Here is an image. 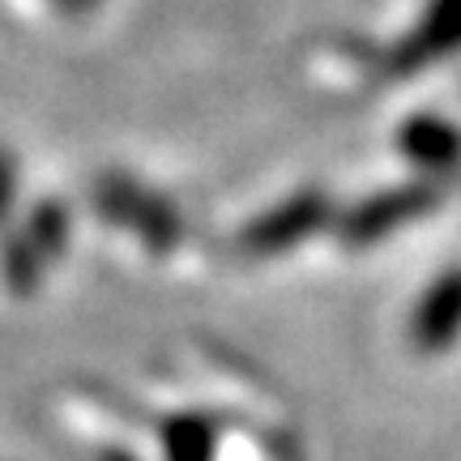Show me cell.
Wrapping results in <instances>:
<instances>
[{
	"mask_svg": "<svg viewBox=\"0 0 461 461\" xmlns=\"http://www.w3.org/2000/svg\"><path fill=\"white\" fill-rule=\"evenodd\" d=\"M167 453H171V461H210V431L201 428L197 419H184L171 428Z\"/></svg>",
	"mask_w": 461,
	"mask_h": 461,
	"instance_id": "obj_1",
	"label": "cell"
},
{
	"mask_svg": "<svg viewBox=\"0 0 461 461\" xmlns=\"http://www.w3.org/2000/svg\"><path fill=\"white\" fill-rule=\"evenodd\" d=\"M112 461H124V457H112Z\"/></svg>",
	"mask_w": 461,
	"mask_h": 461,
	"instance_id": "obj_2",
	"label": "cell"
}]
</instances>
